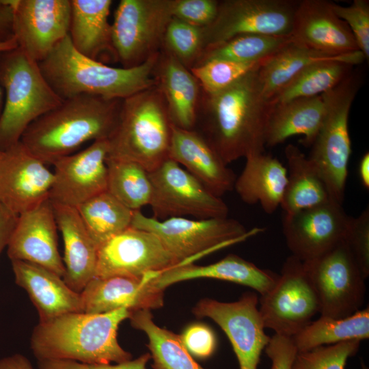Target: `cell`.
I'll list each match as a JSON object with an SVG mask.
<instances>
[{
    "instance_id": "obj_53",
    "label": "cell",
    "mask_w": 369,
    "mask_h": 369,
    "mask_svg": "<svg viewBox=\"0 0 369 369\" xmlns=\"http://www.w3.org/2000/svg\"><path fill=\"white\" fill-rule=\"evenodd\" d=\"M4 104V92L0 83V116L1 115Z\"/></svg>"
},
{
    "instance_id": "obj_20",
    "label": "cell",
    "mask_w": 369,
    "mask_h": 369,
    "mask_svg": "<svg viewBox=\"0 0 369 369\" xmlns=\"http://www.w3.org/2000/svg\"><path fill=\"white\" fill-rule=\"evenodd\" d=\"M57 229L49 198L19 215L6 247L9 258L40 265L63 278L65 267L58 249Z\"/></svg>"
},
{
    "instance_id": "obj_41",
    "label": "cell",
    "mask_w": 369,
    "mask_h": 369,
    "mask_svg": "<svg viewBox=\"0 0 369 369\" xmlns=\"http://www.w3.org/2000/svg\"><path fill=\"white\" fill-rule=\"evenodd\" d=\"M359 346L360 341L352 340L298 351L291 369H344Z\"/></svg>"
},
{
    "instance_id": "obj_35",
    "label": "cell",
    "mask_w": 369,
    "mask_h": 369,
    "mask_svg": "<svg viewBox=\"0 0 369 369\" xmlns=\"http://www.w3.org/2000/svg\"><path fill=\"white\" fill-rule=\"evenodd\" d=\"M77 209L98 247L130 228L135 213L107 191L90 198Z\"/></svg>"
},
{
    "instance_id": "obj_32",
    "label": "cell",
    "mask_w": 369,
    "mask_h": 369,
    "mask_svg": "<svg viewBox=\"0 0 369 369\" xmlns=\"http://www.w3.org/2000/svg\"><path fill=\"white\" fill-rule=\"evenodd\" d=\"M287 182L280 206L285 215L313 207L330 200L326 185L318 171L297 146H286Z\"/></svg>"
},
{
    "instance_id": "obj_55",
    "label": "cell",
    "mask_w": 369,
    "mask_h": 369,
    "mask_svg": "<svg viewBox=\"0 0 369 369\" xmlns=\"http://www.w3.org/2000/svg\"><path fill=\"white\" fill-rule=\"evenodd\" d=\"M2 152L0 151V154Z\"/></svg>"
},
{
    "instance_id": "obj_38",
    "label": "cell",
    "mask_w": 369,
    "mask_h": 369,
    "mask_svg": "<svg viewBox=\"0 0 369 369\" xmlns=\"http://www.w3.org/2000/svg\"><path fill=\"white\" fill-rule=\"evenodd\" d=\"M353 66L338 61L315 64L305 69L272 100L273 105L321 95L340 83Z\"/></svg>"
},
{
    "instance_id": "obj_31",
    "label": "cell",
    "mask_w": 369,
    "mask_h": 369,
    "mask_svg": "<svg viewBox=\"0 0 369 369\" xmlns=\"http://www.w3.org/2000/svg\"><path fill=\"white\" fill-rule=\"evenodd\" d=\"M324 116L321 95L273 105L267 124L266 146L273 147L292 136L303 135L301 143L311 147Z\"/></svg>"
},
{
    "instance_id": "obj_46",
    "label": "cell",
    "mask_w": 369,
    "mask_h": 369,
    "mask_svg": "<svg viewBox=\"0 0 369 369\" xmlns=\"http://www.w3.org/2000/svg\"><path fill=\"white\" fill-rule=\"evenodd\" d=\"M151 359L150 353L140 355L135 359L121 363L85 364L72 360L48 359L38 361V369H146V365Z\"/></svg>"
},
{
    "instance_id": "obj_9",
    "label": "cell",
    "mask_w": 369,
    "mask_h": 369,
    "mask_svg": "<svg viewBox=\"0 0 369 369\" xmlns=\"http://www.w3.org/2000/svg\"><path fill=\"white\" fill-rule=\"evenodd\" d=\"M174 0H121L111 24L112 44L122 68L138 66L160 52L173 18Z\"/></svg>"
},
{
    "instance_id": "obj_23",
    "label": "cell",
    "mask_w": 369,
    "mask_h": 369,
    "mask_svg": "<svg viewBox=\"0 0 369 369\" xmlns=\"http://www.w3.org/2000/svg\"><path fill=\"white\" fill-rule=\"evenodd\" d=\"M168 157L221 197L234 189L236 176L206 140L196 131L172 124Z\"/></svg>"
},
{
    "instance_id": "obj_25",
    "label": "cell",
    "mask_w": 369,
    "mask_h": 369,
    "mask_svg": "<svg viewBox=\"0 0 369 369\" xmlns=\"http://www.w3.org/2000/svg\"><path fill=\"white\" fill-rule=\"evenodd\" d=\"M156 85L165 100L175 126L193 130L202 96V87L189 69L162 47L154 68Z\"/></svg>"
},
{
    "instance_id": "obj_27",
    "label": "cell",
    "mask_w": 369,
    "mask_h": 369,
    "mask_svg": "<svg viewBox=\"0 0 369 369\" xmlns=\"http://www.w3.org/2000/svg\"><path fill=\"white\" fill-rule=\"evenodd\" d=\"M279 275L262 269L236 255L229 254L221 260L205 266L192 263L178 264L158 273L154 278L157 286L164 290L178 282L196 278L221 279L251 288L261 296L275 284Z\"/></svg>"
},
{
    "instance_id": "obj_11",
    "label": "cell",
    "mask_w": 369,
    "mask_h": 369,
    "mask_svg": "<svg viewBox=\"0 0 369 369\" xmlns=\"http://www.w3.org/2000/svg\"><path fill=\"white\" fill-rule=\"evenodd\" d=\"M265 328L293 337L320 313V303L303 261L291 255L274 286L259 299Z\"/></svg>"
},
{
    "instance_id": "obj_21",
    "label": "cell",
    "mask_w": 369,
    "mask_h": 369,
    "mask_svg": "<svg viewBox=\"0 0 369 369\" xmlns=\"http://www.w3.org/2000/svg\"><path fill=\"white\" fill-rule=\"evenodd\" d=\"M290 36L296 44L328 54L359 51L349 27L328 1H298Z\"/></svg>"
},
{
    "instance_id": "obj_22",
    "label": "cell",
    "mask_w": 369,
    "mask_h": 369,
    "mask_svg": "<svg viewBox=\"0 0 369 369\" xmlns=\"http://www.w3.org/2000/svg\"><path fill=\"white\" fill-rule=\"evenodd\" d=\"M158 273L141 278L113 276L94 277L80 292L83 312L102 314L126 308L130 312L163 305V290L154 282Z\"/></svg>"
},
{
    "instance_id": "obj_36",
    "label": "cell",
    "mask_w": 369,
    "mask_h": 369,
    "mask_svg": "<svg viewBox=\"0 0 369 369\" xmlns=\"http://www.w3.org/2000/svg\"><path fill=\"white\" fill-rule=\"evenodd\" d=\"M290 42V36H236L223 42L204 48L194 67L215 59L236 62L264 61Z\"/></svg>"
},
{
    "instance_id": "obj_45",
    "label": "cell",
    "mask_w": 369,
    "mask_h": 369,
    "mask_svg": "<svg viewBox=\"0 0 369 369\" xmlns=\"http://www.w3.org/2000/svg\"><path fill=\"white\" fill-rule=\"evenodd\" d=\"M180 336L187 351L198 359L208 358L216 349L217 340L215 333L205 325H191L186 328Z\"/></svg>"
},
{
    "instance_id": "obj_40",
    "label": "cell",
    "mask_w": 369,
    "mask_h": 369,
    "mask_svg": "<svg viewBox=\"0 0 369 369\" xmlns=\"http://www.w3.org/2000/svg\"><path fill=\"white\" fill-rule=\"evenodd\" d=\"M163 47L191 70L204 50L202 28L173 17L165 30Z\"/></svg>"
},
{
    "instance_id": "obj_54",
    "label": "cell",
    "mask_w": 369,
    "mask_h": 369,
    "mask_svg": "<svg viewBox=\"0 0 369 369\" xmlns=\"http://www.w3.org/2000/svg\"><path fill=\"white\" fill-rule=\"evenodd\" d=\"M361 369H368V368L366 366H365L364 363H362Z\"/></svg>"
},
{
    "instance_id": "obj_10",
    "label": "cell",
    "mask_w": 369,
    "mask_h": 369,
    "mask_svg": "<svg viewBox=\"0 0 369 369\" xmlns=\"http://www.w3.org/2000/svg\"><path fill=\"white\" fill-rule=\"evenodd\" d=\"M303 262L317 294L320 316L342 318L361 310L366 279L344 240Z\"/></svg>"
},
{
    "instance_id": "obj_4",
    "label": "cell",
    "mask_w": 369,
    "mask_h": 369,
    "mask_svg": "<svg viewBox=\"0 0 369 369\" xmlns=\"http://www.w3.org/2000/svg\"><path fill=\"white\" fill-rule=\"evenodd\" d=\"M159 53L138 66L115 68L79 53L68 35L38 64L62 100L80 94L123 100L155 85L153 72Z\"/></svg>"
},
{
    "instance_id": "obj_3",
    "label": "cell",
    "mask_w": 369,
    "mask_h": 369,
    "mask_svg": "<svg viewBox=\"0 0 369 369\" xmlns=\"http://www.w3.org/2000/svg\"><path fill=\"white\" fill-rule=\"evenodd\" d=\"M131 312L121 308L102 314H65L39 322L30 337L34 357L40 360L66 359L107 364L132 359L118 341L120 324Z\"/></svg>"
},
{
    "instance_id": "obj_8",
    "label": "cell",
    "mask_w": 369,
    "mask_h": 369,
    "mask_svg": "<svg viewBox=\"0 0 369 369\" xmlns=\"http://www.w3.org/2000/svg\"><path fill=\"white\" fill-rule=\"evenodd\" d=\"M131 227L156 235L179 264L192 263L202 256L241 243L264 231L247 230L238 221L228 217L159 220L135 211Z\"/></svg>"
},
{
    "instance_id": "obj_39",
    "label": "cell",
    "mask_w": 369,
    "mask_h": 369,
    "mask_svg": "<svg viewBox=\"0 0 369 369\" xmlns=\"http://www.w3.org/2000/svg\"><path fill=\"white\" fill-rule=\"evenodd\" d=\"M264 61L236 62L215 59L194 67L190 70L198 80L203 92L214 93L229 87L244 76L257 70Z\"/></svg>"
},
{
    "instance_id": "obj_34",
    "label": "cell",
    "mask_w": 369,
    "mask_h": 369,
    "mask_svg": "<svg viewBox=\"0 0 369 369\" xmlns=\"http://www.w3.org/2000/svg\"><path fill=\"white\" fill-rule=\"evenodd\" d=\"M369 309H361L351 316L334 318L320 316L292 337L298 351L320 346L368 339Z\"/></svg>"
},
{
    "instance_id": "obj_47",
    "label": "cell",
    "mask_w": 369,
    "mask_h": 369,
    "mask_svg": "<svg viewBox=\"0 0 369 369\" xmlns=\"http://www.w3.org/2000/svg\"><path fill=\"white\" fill-rule=\"evenodd\" d=\"M264 351L271 359V369H291L298 352L291 337L275 333L271 337Z\"/></svg>"
},
{
    "instance_id": "obj_16",
    "label": "cell",
    "mask_w": 369,
    "mask_h": 369,
    "mask_svg": "<svg viewBox=\"0 0 369 369\" xmlns=\"http://www.w3.org/2000/svg\"><path fill=\"white\" fill-rule=\"evenodd\" d=\"M351 217L332 200L285 215L282 230L292 255L307 261L328 251L344 238Z\"/></svg>"
},
{
    "instance_id": "obj_43",
    "label": "cell",
    "mask_w": 369,
    "mask_h": 369,
    "mask_svg": "<svg viewBox=\"0 0 369 369\" xmlns=\"http://www.w3.org/2000/svg\"><path fill=\"white\" fill-rule=\"evenodd\" d=\"M364 276H369V208L357 217H351L344 238Z\"/></svg>"
},
{
    "instance_id": "obj_18",
    "label": "cell",
    "mask_w": 369,
    "mask_h": 369,
    "mask_svg": "<svg viewBox=\"0 0 369 369\" xmlns=\"http://www.w3.org/2000/svg\"><path fill=\"white\" fill-rule=\"evenodd\" d=\"M13 10L18 47L38 63L68 35L70 0H14Z\"/></svg>"
},
{
    "instance_id": "obj_42",
    "label": "cell",
    "mask_w": 369,
    "mask_h": 369,
    "mask_svg": "<svg viewBox=\"0 0 369 369\" xmlns=\"http://www.w3.org/2000/svg\"><path fill=\"white\" fill-rule=\"evenodd\" d=\"M336 14L349 27L359 50L366 59L369 57V1L354 0L349 6L333 3Z\"/></svg>"
},
{
    "instance_id": "obj_50",
    "label": "cell",
    "mask_w": 369,
    "mask_h": 369,
    "mask_svg": "<svg viewBox=\"0 0 369 369\" xmlns=\"http://www.w3.org/2000/svg\"><path fill=\"white\" fill-rule=\"evenodd\" d=\"M0 369H34L31 361L22 354H14L0 359Z\"/></svg>"
},
{
    "instance_id": "obj_30",
    "label": "cell",
    "mask_w": 369,
    "mask_h": 369,
    "mask_svg": "<svg viewBox=\"0 0 369 369\" xmlns=\"http://www.w3.org/2000/svg\"><path fill=\"white\" fill-rule=\"evenodd\" d=\"M234 189L249 204L259 203L267 214L280 206L287 182V168L276 158L256 153L247 156Z\"/></svg>"
},
{
    "instance_id": "obj_14",
    "label": "cell",
    "mask_w": 369,
    "mask_h": 369,
    "mask_svg": "<svg viewBox=\"0 0 369 369\" xmlns=\"http://www.w3.org/2000/svg\"><path fill=\"white\" fill-rule=\"evenodd\" d=\"M258 303L257 295L247 292L234 302L202 299L193 309L197 317L211 318L225 332L240 369H258L262 352L271 338L264 331Z\"/></svg>"
},
{
    "instance_id": "obj_26",
    "label": "cell",
    "mask_w": 369,
    "mask_h": 369,
    "mask_svg": "<svg viewBox=\"0 0 369 369\" xmlns=\"http://www.w3.org/2000/svg\"><path fill=\"white\" fill-rule=\"evenodd\" d=\"M52 204L64 241L63 279L72 290L80 293L95 277L98 246L87 231L77 208Z\"/></svg>"
},
{
    "instance_id": "obj_49",
    "label": "cell",
    "mask_w": 369,
    "mask_h": 369,
    "mask_svg": "<svg viewBox=\"0 0 369 369\" xmlns=\"http://www.w3.org/2000/svg\"><path fill=\"white\" fill-rule=\"evenodd\" d=\"M18 216L0 204V254L7 247Z\"/></svg>"
},
{
    "instance_id": "obj_33",
    "label": "cell",
    "mask_w": 369,
    "mask_h": 369,
    "mask_svg": "<svg viewBox=\"0 0 369 369\" xmlns=\"http://www.w3.org/2000/svg\"><path fill=\"white\" fill-rule=\"evenodd\" d=\"M128 318L133 328L148 336L154 369H205L187 351L180 336L154 323L150 310L131 311Z\"/></svg>"
},
{
    "instance_id": "obj_1",
    "label": "cell",
    "mask_w": 369,
    "mask_h": 369,
    "mask_svg": "<svg viewBox=\"0 0 369 369\" xmlns=\"http://www.w3.org/2000/svg\"><path fill=\"white\" fill-rule=\"evenodd\" d=\"M258 70L219 92H202L193 130L227 165L264 151L273 104L262 92Z\"/></svg>"
},
{
    "instance_id": "obj_5",
    "label": "cell",
    "mask_w": 369,
    "mask_h": 369,
    "mask_svg": "<svg viewBox=\"0 0 369 369\" xmlns=\"http://www.w3.org/2000/svg\"><path fill=\"white\" fill-rule=\"evenodd\" d=\"M172 123L155 85L122 100L116 126L107 139V159L137 163L148 172L168 158Z\"/></svg>"
},
{
    "instance_id": "obj_17",
    "label": "cell",
    "mask_w": 369,
    "mask_h": 369,
    "mask_svg": "<svg viewBox=\"0 0 369 369\" xmlns=\"http://www.w3.org/2000/svg\"><path fill=\"white\" fill-rule=\"evenodd\" d=\"M107 139L93 141L83 150L57 160L49 199L53 204L77 208L107 191Z\"/></svg>"
},
{
    "instance_id": "obj_44",
    "label": "cell",
    "mask_w": 369,
    "mask_h": 369,
    "mask_svg": "<svg viewBox=\"0 0 369 369\" xmlns=\"http://www.w3.org/2000/svg\"><path fill=\"white\" fill-rule=\"evenodd\" d=\"M217 0H174L173 17L189 25L204 28L215 20L218 10Z\"/></svg>"
},
{
    "instance_id": "obj_15",
    "label": "cell",
    "mask_w": 369,
    "mask_h": 369,
    "mask_svg": "<svg viewBox=\"0 0 369 369\" xmlns=\"http://www.w3.org/2000/svg\"><path fill=\"white\" fill-rule=\"evenodd\" d=\"M178 264L156 235L130 227L98 247L95 277L141 278Z\"/></svg>"
},
{
    "instance_id": "obj_37",
    "label": "cell",
    "mask_w": 369,
    "mask_h": 369,
    "mask_svg": "<svg viewBox=\"0 0 369 369\" xmlns=\"http://www.w3.org/2000/svg\"><path fill=\"white\" fill-rule=\"evenodd\" d=\"M107 191L132 210L150 205L152 186L148 172L139 164L107 159Z\"/></svg>"
},
{
    "instance_id": "obj_7",
    "label": "cell",
    "mask_w": 369,
    "mask_h": 369,
    "mask_svg": "<svg viewBox=\"0 0 369 369\" xmlns=\"http://www.w3.org/2000/svg\"><path fill=\"white\" fill-rule=\"evenodd\" d=\"M360 85V78L351 72L336 87L321 94L324 120L308 156L324 181L330 200L341 205L351 154L348 116Z\"/></svg>"
},
{
    "instance_id": "obj_52",
    "label": "cell",
    "mask_w": 369,
    "mask_h": 369,
    "mask_svg": "<svg viewBox=\"0 0 369 369\" xmlns=\"http://www.w3.org/2000/svg\"><path fill=\"white\" fill-rule=\"evenodd\" d=\"M17 46H18L17 42H16V38H14L5 44L0 45V51L10 50L12 49H15Z\"/></svg>"
},
{
    "instance_id": "obj_13",
    "label": "cell",
    "mask_w": 369,
    "mask_h": 369,
    "mask_svg": "<svg viewBox=\"0 0 369 369\" xmlns=\"http://www.w3.org/2000/svg\"><path fill=\"white\" fill-rule=\"evenodd\" d=\"M297 1H219L215 20L202 28L204 49L242 34L290 36Z\"/></svg>"
},
{
    "instance_id": "obj_29",
    "label": "cell",
    "mask_w": 369,
    "mask_h": 369,
    "mask_svg": "<svg viewBox=\"0 0 369 369\" xmlns=\"http://www.w3.org/2000/svg\"><path fill=\"white\" fill-rule=\"evenodd\" d=\"M365 59L360 51L333 55L292 41L263 62L258 70V77L264 95L272 101L284 87L310 66L322 62L338 61L354 66Z\"/></svg>"
},
{
    "instance_id": "obj_51",
    "label": "cell",
    "mask_w": 369,
    "mask_h": 369,
    "mask_svg": "<svg viewBox=\"0 0 369 369\" xmlns=\"http://www.w3.org/2000/svg\"><path fill=\"white\" fill-rule=\"evenodd\" d=\"M359 176L362 185L369 189V153L366 152L361 157L359 164Z\"/></svg>"
},
{
    "instance_id": "obj_6",
    "label": "cell",
    "mask_w": 369,
    "mask_h": 369,
    "mask_svg": "<svg viewBox=\"0 0 369 369\" xmlns=\"http://www.w3.org/2000/svg\"><path fill=\"white\" fill-rule=\"evenodd\" d=\"M4 104L0 116V151L18 144L27 128L63 100L42 74L38 62L18 46L0 51Z\"/></svg>"
},
{
    "instance_id": "obj_19",
    "label": "cell",
    "mask_w": 369,
    "mask_h": 369,
    "mask_svg": "<svg viewBox=\"0 0 369 369\" xmlns=\"http://www.w3.org/2000/svg\"><path fill=\"white\" fill-rule=\"evenodd\" d=\"M53 179L20 141L0 154V204L17 216L49 198Z\"/></svg>"
},
{
    "instance_id": "obj_48",
    "label": "cell",
    "mask_w": 369,
    "mask_h": 369,
    "mask_svg": "<svg viewBox=\"0 0 369 369\" xmlns=\"http://www.w3.org/2000/svg\"><path fill=\"white\" fill-rule=\"evenodd\" d=\"M13 3L14 0H0V45L15 38Z\"/></svg>"
},
{
    "instance_id": "obj_28",
    "label": "cell",
    "mask_w": 369,
    "mask_h": 369,
    "mask_svg": "<svg viewBox=\"0 0 369 369\" xmlns=\"http://www.w3.org/2000/svg\"><path fill=\"white\" fill-rule=\"evenodd\" d=\"M71 15L68 36L74 48L81 55L102 62H116L109 23L112 1L70 0Z\"/></svg>"
},
{
    "instance_id": "obj_12",
    "label": "cell",
    "mask_w": 369,
    "mask_h": 369,
    "mask_svg": "<svg viewBox=\"0 0 369 369\" xmlns=\"http://www.w3.org/2000/svg\"><path fill=\"white\" fill-rule=\"evenodd\" d=\"M148 173L152 186V217H228V207L223 200L169 157Z\"/></svg>"
},
{
    "instance_id": "obj_2",
    "label": "cell",
    "mask_w": 369,
    "mask_h": 369,
    "mask_svg": "<svg viewBox=\"0 0 369 369\" xmlns=\"http://www.w3.org/2000/svg\"><path fill=\"white\" fill-rule=\"evenodd\" d=\"M122 100L80 94L66 99L33 121L20 142L46 165H53L89 141L108 139Z\"/></svg>"
},
{
    "instance_id": "obj_24",
    "label": "cell",
    "mask_w": 369,
    "mask_h": 369,
    "mask_svg": "<svg viewBox=\"0 0 369 369\" xmlns=\"http://www.w3.org/2000/svg\"><path fill=\"white\" fill-rule=\"evenodd\" d=\"M16 284L24 289L39 315V322L72 312H83L79 292L72 290L63 278L40 265L12 260Z\"/></svg>"
}]
</instances>
